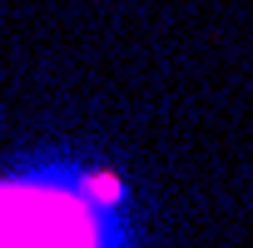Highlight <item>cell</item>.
Instances as JSON below:
<instances>
[{"mask_svg": "<svg viewBox=\"0 0 253 248\" xmlns=\"http://www.w3.org/2000/svg\"><path fill=\"white\" fill-rule=\"evenodd\" d=\"M0 248H104V213L75 189L0 184Z\"/></svg>", "mask_w": 253, "mask_h": 248, "instance_id": "obj_1", "label": "cell"}]
</instances>
